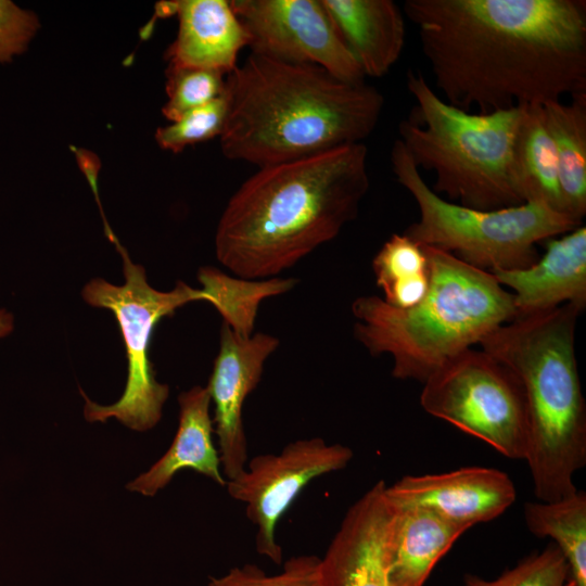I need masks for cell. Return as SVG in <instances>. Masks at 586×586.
Here are the masks:
<instances>
[{
    "mask_svg": "<svg viewBox=\"0 0 586 586\" xmlns=\"http://www.w3.org/2000/svg\"><path fill=\"white\" fill-rule=\"evenodd\" d=\"M353 456L345 445L328 444L321 437L301 438L279 454L253 457L241 474L227 481L229 496L245 505L246 518L256 527L255 549L260 556L282 563L276 538L281 517L313 480L345 469Z\"/></svg>",
    "mask_w": 586,
    "mask_h": 586,
    "instance_id": "obj_10",
    "label": "cell"
},
{
    "mask_svg": "<svg viewBox=\"0 0 586 586\" xmlns=\"http://www.w3.org/2000/svg\"><path fill=\"white\" fill-rule=\"evenodd\" d=\"M279 344V339L268 333L242 337L226 323L221 326L219 351L206 388L214 404V432L227 481L241 474L249 461L244 402L258 385L265 362Z\"/></svg>",
    "mask_w": 586,
    "mask_h": 586,
    "instance_id": "obj_12",
    "label": "cell"
},
{
    "mask_svg": "<svg viewBox=\"0 0 586 586\" xmlns=\"http://www.w3.org/2000/svg\"><path fill=\"white\" fill-rule=\"evenodd\" d=\"M228 115L226 91L213 101L196 107L178 120L157 128L155 140L163 149L173 153L186 146L220 137Z\"/></svg>",
    "mask_w": 586,
    "mask_h": 586,
    "instance_id": "obj_27",
    "label": "cell"
},
{
    "mask_svg": "<svg viewBox=\"0 0 586 586\" xmlns=\"http://www.w3.org/2000/svg\"><path fill=\"white\" fill-rule=\"evenodd\" d=\"M421 407L509 459L524 460L528 420L518 377L483 349L468 348L423 383Z\"/></svg>",
    "mask_w": 586,
    "mask_h": 586,
    "instance_id": "obj_9",
    "label": "cell"
},
{
    "mask_svg": "<svg viewBox=\"0 0 586 586\" xmlns=\"http://www.w3.org/2000/svg\"><path fill=\"white\" fill-rule=\"evenodd\" d=\"M543 104L552 139L564 214L582 225L586 215V95Z\"/></svg>",
    "mask_w": 586,
    "mask_h": 586,
    "instance_id": "obj_21",
    "label": "cell"
},
{
    "mask_svg": "<svg viewBox=\"0 0 586 586\" xmlns=\"http://www.w3.org/2000/svg\"><path fill=\"white\" fill-rule=\"evenodd\" d=\"M385 493L395 502L426 508L464 532L496 519L517 497L507 473L483 467L405 475L393 485H386Z\"/></svg>",
    "mask_w": 586,
    "mask_h": 586,
    "instance_id": "obj_13",
    "label": "cell"
},
{
    "mask_svg": "<svg viewBox=\"0 0 586 586\" xmlns=\"http://www.w3.org/2000/svg\"><path fill=\"white\" fill-rule=\"evenodd\" d=\"M392 171L413 198L420 217L403 233L421 246L448 252L485 271L523 269L538 260L536 245L581 226L539 203L480 211L433 192L399 139L391 149Z\"/></svg>",
    "mask_w": 586,
    "mask_h": 586,
    "instance_id": "obj_7",
    "label": "cell"
},
{
    "mask_svg": "<svg viewBox=\"0 0 586 586\" xmlns=\"http://www.w3.org/2000/svg\"><path fill=\"white\" fill-rule=\"evenodd\" d=\"M13 330V317L12 315L0 309V337L8 335Z\"/></svg>",
    "mask_w": 586,
    "mask_h": 586,
    "instance_id": "obj_30",
    "label": "cell"
},
{
    "mask_svg": "<svg viewBox=\"0 0 586 586\" xmlns=\"http://www.w3.org/2000/svg\"><path fill=\"white\" fill-rule=\"evenodd\" d=\"M365 76L380 78L399 60L405 14L393 0H321Z\"/></svg>",
    "mask_w": 586,
    "mask_h": 586,
    "instance_id": "obj_19",
    "label": "cell"
},
{
    "mask_svg": "<svg viewBox=\"0 0 586 586\" xmlns=\"http://www.w3.org/2000/svg\"><path fill=\"white\" fill-rule=\"evenodd\" d=\"M123 257L125 283L114 285L103 279L91 280L82 290L84 300L111 310L122 331L128 361V375L120 398L109 406L91 402L84 392V415L89 422L115 418L124 425L146 431L162 418L169 387L156 381L149 358V345L155 324L190 302L203 301L200 289L179 281L171 291L152 288L142 266L133 264L126 249L113 242Z\"/></svg>",
    "mask_w": 586,
    "mask_h": 586,
    "instance_id": "obj_8",
    "label": "cell"
},
{
    "mask_svg": "<svg viewBox=\"0 0 586 586\" xmlns=\"http://www.w3.org/2000/svg\"><path fill=\"white\" fill-rule=\"evenodd\" d=\"M251 52L286 63L321 66L347 82L365 74L321 0H232Z\"/></svg>",
    "mask_w": 586,
    "mask_h": 586,
    "instance_id": "obj_11",
    "label": "cell"
},
{
    "mask_svg": "<svg viewBox=\"0 0 586 586\" xmlns=\"http://www.w3.org/2000/svg\"><path fill=\"white\" fill-rule=\"evenodd\" d=\"M178 34L168 47V64L213 69L229 75L238 66L249 37L226 0L177 1Z\"/></svg>",
    "mask_w": 586,
    "mask_h": 586,
    "instance_id": "obj_17",
    "label": "cell"
},
{
    "mask_svg": "<svg viewBox=\"0 0 586 586\" xmlns=\"http://www.w3.org/2000/svg\"><path fill=\"white\" fill-rule=\"evenodd\" d=\"M40 27L38 16L11 0H0V63L24 53Z\"/></svg>",
    "mask_w": 586,
    "mask_h": 586,
    "instance_id": "obj_29",
    "label": "cell"
},
{
    "mask_svg": "<svg viewBox=\"0 0 586 586\" xmlns=\"http://www.w3.org/2000/svg\"><path fill=\"white\" fill-rule=\"evenodd\" d=\"M387 500L391 515L384 537V562L388 582L391 586H424L437 562L464 531L426 508Z\"/></svg>",
    "mask_w": 586,
    "mask_h": 586,
    "instance_id": "obj_16",
    "label": "cell"
},
{
    "mask_svg": "<svg viewBox=\"0 0 586 586\" xmlns=\"http://www.w3.org/2000/svg\"><path fill=\"white\" fill-rule=\"evenodd\" d=\"M463 586H576L560 549L550 543L539 552L522 559L497 578L466 574Z\"/></svg>",
    "mask_w": 586,
    "mask_h": 586,
    "instance_id": "obj_26",
    "label": "cell"
},
{
    "mask_svg": "<svg viewBox=\"0 0 586 586\" xmlns=\"http://www.w3.org/2000/svg\"><path fill=\"white\" fill-rule=\"evenodd\" d=\"M429 288L409 308L377 295L355 298L354 336L372 356H392V375L424 383L445 362L514 320L513 295L485 270L423 246Z\"/></svg>",
    "mask_w": 586,
    "mask_h": 586,
    "instance_id": "obj_5",
    "label": "cell"
},
{
    "mask_svg": "<svg viewBox=\"0 0 586 586\" xmlns=\"http://www.w3.org/2000/svg\"><path fill=\"white\" fill-rule=\"evenodd\" d=\"M179 424L168 450L127 488L144 496H154L174 475L183 469L199 472L219 486H226L219 451L213 442L214 424L209 413L208 390L194 386L178 397Z\"/></svg>",
    "mask_w": 586,
    "mask_h": 586,
    "instance_id": "obj_18",
    "label": "cell"
},
{
    "mask_svg": "<svg viewBox=\"0 0 586 586\" xmlns=\"http://www.w3.org/2000/svg\"><path fill=\"white\" fill-rule=\"evenodd\" d=\"M406 86L415 105L398 126V139L419 169L435 175L433 192L480 211L523 204L512 158L522 105L487 114L467 112L444 101L412 69Z\"/></svg>",
    "mask_w": 586,
    "mask_h": 586,
    "instance_id": "obj_6",
    "label": "cell"
},
{
    "mask_svg": "<svg viewBox=\"0 0 586 586\" xmlns=\"http://www.w3.org/2000/svg\"><path fill=\"white\" fill-rule=\"evenodd\" d=\"M198 280L203 301L212 304L224 323L242 337L253 335L263 301L284 294L297 284L294 278L244 279L211 266L199 269Z\"/></svg>",
    "mask_w": 586,
    "mask_h": 586,
    "instance_id": "obj_22",
    "label": "cell"
},
{
    "mask_svg": "<svg viewBox=\"0 0 586 586\" xmlns=\"http://www.w3.org/2000/svg\"><path fill=\"white\" fill-rule=\"evenodd\" d=\"M371 266L383 300L394 307H412L428 291L425 251L405 233L392 234L374 255Z\"/></svg>",
    "mask_w": 586,
    "mask_h": 586,
    "instance_id": "obj_24",
    "label": "cell"
},
{
    "mask_svg": "<svg viewBox=\"0 0 586 586\" xmlns=\"http://www.w3.org/2000/svg\"><path fill=\"white\" fill-rule=\"evenodd\" d=\"M385 487L377 482L346 511L320 557V586H391L384 562L391 515Z\"/></svg>",
    "mask_w": 586,
    "mask_h": 586,
    "instance_id": "obj_14",
    "label": "cell"
},
{
    "mask_svg": "<svg viewBox=\"0 0 586 586\" xmlns=\"http://www.w3.org/2000/svg\"><path fill=\"white\" fill-rule=\"evenodd\" d=\"M528 531L550 537L564 556L576 586H586V494L582 491L556 501L526 502Z\"/></svg>",
    "mask_w": 586,
    "mask_h": 586,
    "instance_id": "obj_23",
    "label": "cell"
},
{
    "mask_svg": "<svg viewBox=\"0 0 586 586\" xmlns=\"http://www.w3.org/2000/svg\"><path fill=\"white\" fill-rule=\"evenodd\" d=\"M364 143L262 167L228 201L215 252L234 276L280 275L353 221L370 186Z\"/></svg>",
    "mask_w": 586,
    "mask_h": 586,
    "instance_id": "obj_2",
    "label": "cell"
},
{
    "mask_svg": "<svg viewBox=\"0 0 586 586\" xmlns=\"http://www.w3.org/2000/svg\"><path fill=\"white\" fill-rule=\"evenodd\" d=\"M546 252L523 269L491 273L512 291L518 317L544 313L564 304L586 307V227L545 241ZM517 317V318H518Z\"/></svg>",
    "mask_w": 586,
    "mask_h": 586,
    "instance_id": "obj_15",
    "label": "cell"
},
{
    "mask_svg": "<svg viewBox=\"0 0 586 586\" xmlns=\"http://www.w3.org/2000/svg\"><path fill=\"white\" fill-rule=\"evenodd\" d=\"M165 73L167 102L162 113L170 123L225 92L226 75L217 71L168 64Z\"/></svg>",
    "mask_w": 586,
    "mask_h": 586,
    "instance_id": "obj_25",
    "label": "cell"
},
{
    "mask_svg": "<svg viewBox=\"0 0 586 586\" xmlns=\"http://www.w3.org/2000/svg\"><path fill=\"white\" fill-rule=\"evenodd\" d=\"M436 89L487 114L586 95L585 0H406Z\"/></svg>",
    "mask_w": 586,
    "mask_h": 586,
    "instance_id": "obj_1",
    "label": "cell"
},
{
    "mask_svg": "<svg viewBox=\"0 0 586 586\" xmlns=\"http://www.w3.org/2000/svg\"><path fill=\"white\" fill-rule=\"evenodd\" d=\"M319 566L320 557L316 555L293 556L273 575L245 563L231 568L222 576L209 577L208 586H320Z\"/></svg>",
    "mask_w": 586,
    "mask_h": 586,
    "instance_id": "obj_28",
    "label": "cell"
},
{
    "mask_svg": "<svg viewBox=\"0 0 586 586\" xmlns=\"http://www.w3.org/2000/svg\"><path fill=\"white\" fill-rule=\"evenodd\" d=\"M512 158L514 178L523 202L539 203L565 215L557 154L545 123L543 104L522 105Z\"/></svg>",
    "mask_w": 586,
    "mask_h": 586,
    "instance_id": "obj_20",
    "label": "cell"
},
{
    "mask_svg": "<svg viewBox=\"0 0 586 586\" xmlns=\"http://www.w3.org/2000/svg\"><path fill=\"white\" fill-rule=\"evenodd\" d=\"M572 304L518 317L481 342L522 384L528 420L525 461L539 501L575 493L573 477L586 464V404L575 356Z\"/></svg>",
    "mask_w": 586,
    "mask_h": 586,
    "instance_id": "obj_4",
    "label": "cell"
},
{
    "mask_svg": "<svg viewBox=\"0 0 586 586\" xmlns=\"http://www.w3.org/2000/svg\"><path fill=\"white\" fill-rule=\"evenodd\" d=\"M225 91L221 152L259 168L362 143L384 107L383 94L365 81L252 52L226 76Z\"/></svg>",
    "mask_w": 586,
    "mask_h": 586,
    "instance_id": "obj_3",
    "label": "cell"
}]
</instances>
